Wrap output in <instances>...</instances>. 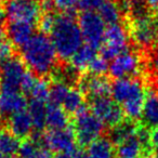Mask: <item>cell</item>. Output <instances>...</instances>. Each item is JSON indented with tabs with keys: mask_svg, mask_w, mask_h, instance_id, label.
I'll use <instances>...</instances> for the list:
<instances>
[{
	"mask_svg": "<svg viewBox=\"0 0 158 158\" xmlns=\"http://www.w3.org/2000/svg\"><path fill=\"white\" fill-rule=\"evenodd\" d=\"M55 158H77V151L67 154H59Z\"/></svg>",
	"mask_w": 158,
	"mask_h": 158,
	"instance_id": "d590c367",
	"label": "cell"
},
{
	"mask_svg": "<svg viewBox=\"0 0 158 158\" xmlns=\"http://www.w3.org/2000/svg\"><path fill=\"white\" fill-rule=\"evenodd\" d=\"M104 123L92 113V110H81L74 119V130L77 142L82 146H89L99 140L104 132Z\"/></svg>",
	"mask_w": 158,
	"mask_h": 158,
	"instance_id": "277c9868",
	"label": "cell"
},
{
	"mask_svg": "<svg viewBox=\"0 0 158 158\" xmlns=\"http://www.w3.org/2000/svg\"><path fill=\"white\" fill-rule=\"evenodd\" d=\"M106 0H80L78 9L82 11H94L98 12Z\"/></svg>",
	"mask_w": 158,
	"mask_h": 158,
	"instance_id": "f546056e",
	"label": "cell"
},
{
	"mask_svg": "<svg viewBox=\"0 0 158 158\" xmlns=\"http://www.w3.org/2000/svg\"><path fill=\"white\" fill-rule=\"evenodd\" d=\"M72 87L64 80H56L50 86V103L62 106Z\"/></svg>",
	"mask_w": 158,
	"mask_h": 158,
	"instance_id": "484cf974",
	"label": "cell"
},
{
	"mask_svg": "<svg viewBox=\"0 0 158 158\" xmlns=\"http://www.w3.org/2000/svg\"><path fill=\"white\" fill-rule=\"evenodd\" d=\"M147 7L149 11H154L155 13L158 12V0H141Z\"/></svg>",
	"mask_w": 158,
	"mask_h": 158,
	"instance_id": "836d02e7",
	"label": "cell"
},
{
	"mask_svg": "<svg viewBox=\"0 0 158 158\" xmlns=\"http://www.w3.org/2000/svg\"><path fill=\"white\" fill-rule=\"evenodd\" d=\"M149 146L158 153V127L149 131Z\"/></svg>",
	"mask_w": 158,
	"mask_h": 158,
	"instance_id": "d6a6232c",
	"label": "cell"
},
{
	"mask_svg": "<svg viewBox=\"0 0 158 158\" xmlns=\"http://www.w3.org/2000/svg\"><path fill=\"white\" fill-rule=\"evenodd\" d=\"M8 127L10 131L18 138H26L34 129L33 121L27 110H23L10 116L8 118Z\"/></svg>",
	"mask_w": 158,
	"mask_h": 158,
	"instance_id": "2e32d148",
	"label": "cell"
},
{
	"mask_svg": "<svg viewBox=\"0 0 158 158\" xmlns=\"http://www.w3.org/2000/svg\"><path fill=\"white\" fill-rule=\"evenodd\" d=\"M143 121L147 127H158V97L155 94H149L145 100L142 112Z\"/></svg>",
	"mask_w": 158,
	"mask_h": 158,
	"instance_id": "44dd1931",
	"label": "cell"
},
{
	"mask_svg": "<svg viewBox=\"0 0 158 158\" xmlns=\"http://www.w3.org/2000/svg\"><path fill=\"white\" fill-rule=\"evenodd\" d=\"M36 1H49V0H36Z\"/></svg>",
	"mask_w": 158,
	"mask_h": 158,
	"instance_id": "f35d334b",
	"label": "cell"
},
{
	"mask_svg": "<svg viewBox=\"0 0 158 158\" xmlns=\"http://www.w3.org/2000/svg\"><path fill=\"white\" fill-rule=\"evenodd\" d=\"M112 85L103 76L89 74L79 80V90L87 94L91 100L97 98L107 97L110 93Z\"/></svg>",
	"mask_w": 158,
	"mask_h": 158,
	"instance_id": "5bb4252c",
	"label": "cell"
},
{
	"mask_svg": "<svg viewBox=\"0 0 158 158\" xmlns=\"http://www.w3.org/2000/svg\"><path fill=\"white\" fill-rule=\"evenodd\" d=\"M27 112L33 121L34 129L40 131L46 127L47 105L44 102L31 100L28 106H27Z\"/></svg>",
	"mask_w": 158,
	"mask_h": 158,
	"instance_id": "603a6c76",
	"label": "cell"
},
{
	"mask_svg": "<svg viewBox=\"0 0 158 158\" xmlns=\"http://www.w3.org/2000/svg\"><path fill=\"white\" fill-rule=\"evenodd\" d=\"M91 110L104 123V126L115 128L123 119V110L110 97H102L91 100Z\"/></svg>",
	"mask_w": 158,
	"mask_h": 158,
	"instance_id": "30bf717a",
	"label": "cell"
},
{
	"mask_svg": "<svg viewBox=\"0 0 158 158\" xmlns=\"http://www.w3.org/2000/svg\"><path fill=\"white\" fill-rule=\"evenodd\" d=\"M5 16L8 22L39 23L42 9L36 0H7L5 5Z\"/></svg>",
	"mask_w": 158,
	"mask_h": 158,
	"instance_id": "8992f818",
	"label": "cell"
},
{
	"mask_svg": "<svg viewBox=\"0 0 158 158\" xmlns=\"http://www.w3.org/2000/svg\"><path fill=\"white\" fill-rule=\"evenodd\" d=\"M31 100H35V101H41L47 103V101L50 98V87L48 86L44 79H40L36 77L35 82L33 84L31 88L29 89L28 93Z\"/></svg>",
	"mask_w": 158,
	"mask_h": 158,
	"instance_id": "4316f807",
	"label": "cell"
},
{
	"mask_svg": "<svg viewBox=\"0 0 158 158\" xmlns=\"http://www.w3.org/2000/svg\"><path fill=\"white\" fill-rule=\"evenodd\" d=\"M80 0H53V5L62 13L73 14L76 9H78Z\"/></svg>",
	"mask_w": 158,
	"mask_h": 158,
	"instance_id": "f1b7e54d",
	"label": "cell"
},
{
	"mask_svg": "<svg viewBox=\"0 0 158 158\" xmlns=\"http://www.w3.org/2000/svg\"><path fill=\"white\" fill-rule=\"evenodd\" d=\"M116 145L119 158H141L149 146V131L146 128L136 127L133 133Z\"/></svg>",
	"mask_w": 158,
	"mask_h": 158,
	"instance_id": "9c48e42d",
	"label": "cell"
},
{
	"mask_svg": "<svg viewBox=\"0 0 158 158\" xmlns=\"http://www.w3.org/2000/svg\"><path fill=\"white\" fill-rule=\"evenodd\" d=\"M128 31L120 23L108 25L106 28L105 39L101 48V56L104 57L106 61H112L113 59L128 50Z\"/></svg>",
	"mask_w": 158,
	"mask_h": 158,
	"instance_id": "52a82bcc",
	"label": "cell"
},
{
	"mask_svg": "<svg viewBox=\"0 0 158 158\" xmlns=\"http://www.w3.org/2000/svg\"><path fill=\"white\" fill-rule=\"evenodd\" d=\"M82 38L86 44L94 49L102 48L106 33V23L98 12L82 11L78 19Z\"/></svg>",
	"mask_w": 158,
	"mask_h": 158,
	"instance_id": "5b68a950",
	"label": "cell"
},
{
	"mask_svg": "<svg viewBox=\"0 0 158 158\" xmlns=\"http://www.w3.org/2000/svg\"><path fill=\"white\" fill-rule=\"evenodd\" d=\"M97 56V49L92 48L88 44H84L70 59V66L76 72L88 69L90 64Z\"/></svg>",
	"mask_w": 158,
	"mask_h": 158,
	"instance_id": "d6986e66",
	"label": "cell"
},
{
	"mask_svg": "<svg viewBox=\"0 0 158 158\" xmlns=\"http://www.w3.org/2000/svg\"><path fill=\"white\" fill-rule=\"evenodd\" d=\"M27 101L22 91L0 89V115L8 117L26 110Z\"/></svg>",
	"mask_w": 158,
	"mask_h": 158,
	"instance_id": "4fadbf2b",
	"label": "cell"
},
{
	"mask_svg": "<svg viewBox=\"0 0 158 158\" xmlns=\"http://www.w3.org/2000/svg\"><path fill=\"white\" fill-rule=\"evenodd\" d=\"M157 97H158V93H157Z\"/></svg>",
	"mask_w": 158,
	"mask_h": 158,
	"instance_id": "ab89813d",
	"label": "cell"
},
{
	"mask_svg": "<svg viewBox=\"0 0 158 158\" xmlns=\"http://www.w3.org/2000/svg\"><path fill=\"white\" fill-rule=\"evenodd\" d=\"M146 158H158V153L156 154V155H149V156H147Z\"/></svg>",
	"mask_w": 158,
	"mask_h": 158,
	"instance_id": "8d00e7d4",
	"label": "cell"
},
{
	"mask_svg": "<svg viewBox=\"0 0 158 158\" xmlns=\"http://www.w3.org/2000/svg\"><path fill=\"white\" fill-rule=\"evenodd\" d=\"M49 34L57 56L64 61H70L75 53L84 46L80 26L73 14H54L52 28Z\"/></svg>",
	"mask_w": 158,
	"mask_h": 158,
	"instance_id": "6da1fadb",
	"label": "cell"
},
{
	"mask_svg": "<svg viewBox=\"0 0 158 158\" xmlns=\"http://www.w3.org/2000/svg\"><path fill=\"white\" fill-rule=\"evenodd\" d=\"M28 73L24 62L12 56L0 64V89L22 91V86Z\"/></svg>",
	"mask_w": 158,
	"mask_h": 158,
	"instance_id": "ba28073f",
	"label": "cell"
},
{
	"mask_svg": "<svg viewBox=\"0 0 158 158\" xmlns=\"http://www.w3.org/2000/svg\"><path fill=\"white\" fill-rule=\"evenodd\" d=\"M148 66L153 77L158 81V46L152 51L148 60Z\"/></svg>",
	"mask_w": 158,
	"mask_h": 158,
	"instance_id": "1f68e13d",
	"label": "cell"
},
{
	"mask_svg": "<svg viewBox=\"0 0 158 158\" xmlns=\"http://www.w3.org/2000/svg\"><path fill=\"white\" fill-rule=\"evenodd\" d=\"M6 40H8L7 31H6V29L0 25V44H2Z\"/></svg>",
	"mask_w": 158,
	"mask_h": 158,
	"instance_id": "e575fe53",
	"label": "cell"
},
{
	"mask_svg": "<svg viewBox=\"0 0 158 158\" xmlns=\"http://www.w3.org/2000/svg\"><path fill=\"white\" fill-rule=\"evenodd\" d=\"M5 1H6V0H0V6L2 5V3H3V2H5Z\"/></svg>",
	"mask_w": 158,
	"mask_h": 158,
	"instance_id": "74e56055",
	"label": "cell"
},
{
	"mask_svg": "<svg viewBox=\"0 0 158 158\" xmlns=\"http://www.w3.org/2000/svg\"><path fill=\"white\" fill-rule=\"evenodd\" d=\"M21 143L18 136H15L10 130L0 129V154L3 156L13 157L19 153Z\"/></svg>",
	"mask_w": 158,
	"mask_h": 158,
	"instance_id": "7402d4cb",
	"label": "cell"
},
{
	"mask_svg": "<svg viewBox=\"0 0 158 158\" xmlns=\"http://www.w3.org/2000/svg\"><path fill=\"white\" fill-rule=\"evenodd\" d=\"M141 67L142 62L138 53L127 50L112 60L108 72L115 79L131 78L140 73Z\"/></svg>",
	"mask_w": 158,
	"mask_h": 158,
	"instance_id": "8fae6325",
	"label": "cell"
},
{
	"mask_svg": "<svg viewBox=\"0 0 158 158\" xmlns=\"http://www.w3.org/2000/svg\"><path fill=\"white\" fill-rule=\"evenodd\" d=\"M88 155L90 158H113L115 155L114 143L106 138H100L89 145Z\"/></svg>",
	"mask_w": 158,
	"mask_h": 158,
	"instance_id": "ffe728a7",
	"label": "cell"
},
{
	"mask_svg": "<svg viewBox=\"0 0 158 158\" xmlns=\"http://www.w3.org/2000/svg\"><path fill=\"white\" fill-rule=\"evenodd\" d=\"M21 52L24 64L36 76H47L55 69L57 53L46 34H35L21 49Z\"/></svg>",
	"mask_w": 158,
	"mask_h": 158,
	"instance_id": "7a4b0ae2",
	"label": "cell"
},
{
	"mask_svg": "<svg viewBox=\"0 0 158 158\" xmlns=\"http://www.w3.org/2000/svg\"><path fill=\"white\" fill-rule=\"evenodd\" d=\"M76 136L74 130L69 128L60 130H50L42 136V143L57 154H67L76 151Z\"/></svg>",
	"mask_w": 158,
	"mask_h": 158,
	"instance_id": "7c38bea8",
	"label": "cell"
},
{
	"mask_svg": "<svg viewBox=\"0 0 158 158\" xmlns=\"http://www.w3.org/2000/svg\"><path fill=\"white\" fill-rule=\"evenodd\" d=\"M12 53H13V44L8 39L2 44H0V64L11 59Z\"/></svg>",
	"mask_w": 158,
	"mask_h": 158,
	"instance_id": "4dcf8cb0",
	"label": "cell"
},
{
	"mask_svg": "<svg viewBox=\"0 0 158 158\" xmlns=\"http://www.w3.org/2000/svg\"><path fill=\"white\" fill-rule=\"evenodd\" d=\"M20 158H52L51 151L39 140H27L19 149Z\"/></svg>",
	"mask_w": 158,
	"mask_h": 158,
	"instance_id": "ac0fdd59",
	"label": "cell"
},
{
	"mask_svg": "<svg viewBox=\"0 0 158 158\" xmlns=\"http://www.w3.org/2000/svg\"><path fill=\"white\" fill-rule=\"evenodd\" d=\"M108 68H110L108 61H106L102 56H97L92 61V63L90 64V66L88 67V70L90 72V74L98 75V76H103V74L108 72Z\"/></svg>",
	"mask_w": 158,
	"mask_h": 158,
	"instance_id": "83f0119b",
	"label": "cell"
},
{
	"mask_svg": "<svg viewBox=\"0 0 158 158\" xmlns=\"http://www.w3.org/2000/svg\"><path fill=\"white\" fill-rule=\"evenodd\" d=\"M6 31L10 42L22 49L35 36V26L26 22H8Z\"/></svg>",
	"mask_w": 158,
	"mask_h": 158,
	"instance_id": "9a60e30c",
	"label": "cell"
},
{
	"mask_svg": "<svg viewBox=\"0 0 158 158\" xmlns=\"http://www.w3.org/2000/svg\"><path fill=\"white\" fill-rule=\"evenodd\" d=\"M98 13L101 15V18L103 19L106 24L112 25L119 23L123 11H121L120 7H119L118 1L106 0L105 2L102 5V7L99 9Z\"/></svg>",
	"mask_w": 158,
	"mask_h": 158,
	"instance_id": "cb8c5ba5",
	"label": "cell"
},
{
	"mask_svg": "<svg viewBox=\"0 0 158 158\" xmlns=\"http://www.w3.org/2000/svg\"><path fill=\"white\" fill-rule=\"evenodd\" d=\"M67 112L62 106L50 103L47 105L46 114V126L50 128V130H60L68 128Z\"/></svg>",
	"mask_w": 158,
	"mask_h": 158,
	"instance_id": "e0dca14e",
	"label": "cell"
},
{
	"mask_svg": "<svg viewBox=\"0 0 158 158\" xmlns=\"http://www.w3.org/2000/svg\"><path fill=\"white\" fill-rule=\"evenodd\" d=\"M84 103H85L84 93L79 90V89L73 88L72 87V89H70L69 93L66 97L62 107L67 113L77 114L78 112L84 110Z\"/></svg>",
	"mask_w": 158,
	"mask_h": 158,
	"instance_id": "d4e9b609",
	"label": "cell"
},
{
	"mask_svg": "<svg viewBox=\"0 0 158 158\" xmlns=\"http://www.w3.org/2000/svg\"><path fill=\"white\" fill-rule=\"evenodd\" d=\"M110 94L113 100L123 108L126 116L133 120L142 117L146 93L141 80L133 77L116 79L110 88Z\"/></svg>",
	"mask_w": 158,
	"mask_h": 158,
	"instance_id": "3957f363",
	"label": "cell"
}]
</instances>
